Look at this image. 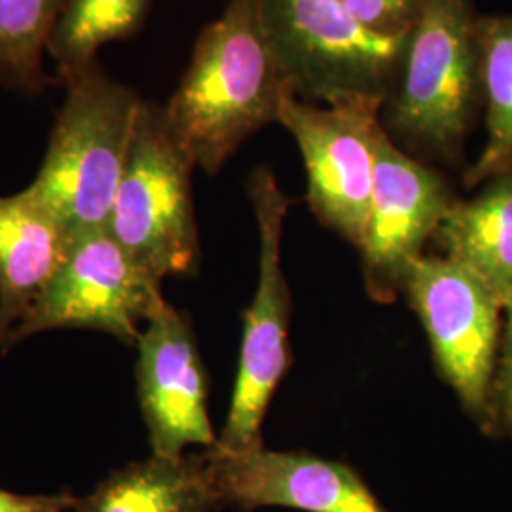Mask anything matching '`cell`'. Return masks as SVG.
<instances>
[{"label":"cell","mask_w":512,"mask_h":512,"mask_svg":"<svg viewBox=\"0 0 512 512\" xmlns=\"http://www.w3.org/2000/svg\"><path fill=\"white\" fill-rule=\"evenodd\" d=\"M289 86L264 33L256 0H228L196 40L165 105V126L192 164L213 175L258 129L277 122Z\"/></svg>","instance_id":"cell-1"},{"label":"cell","mask_w":512,"mask_h":512,"mask_svg":"<svg viewBox=\"0 0 512 512\" xmlns=\"http://www.w3.org/2000/svg\"><path fill=\"white\" fill-rule=\"evenodd\" d=\"M65 84L44 162L25 190L71 238L107 228L143 101L97 61Z\"/></svg>","instance_id":"cell-2"},{"label":"cell","mask_w":512,"mask_h":512,"mask_svg":"<svg viewBox=\"0 0 512 512\" xmlns=\"http://www.w3.org/2000/svg\"><path fill=\"white\" fill-rule=\"evenodd\" d=\"M469 0H423L385 99V129L406 147L456 160L482 101L480 48Z\"/></svg>","instance_id":"cell-3"},{"label":"cell","mask_w":512,"mask_h":512,"mask_svg":"<svg viewBox=\"0 0 512 512\" xmlns=\"http://www.w3.org/2000/svg\"><path fill=\"white\" fill-rule=\"evenodd\" d=\"M279 71L293 95L332 105L384 101L401 67L406 37L378 35L342 0H256Z\"/></svg>","instance_id":"cell-4"},{"label":"cell","mask_w":512,"mask_h":512,"mask_svg":"<svg viewBox=\"0 0 512 512\" xmlns=\"http://www.w3.org/2000/svg\"><path fill=\"white\" fill-rule=\"evenodd\" d=\"M194 169L165 126L162 109L143 103L107 230L158 281L192 274L198 266Z\"/></svg>","instance_id":"cell-5"},{"label":"cell","mask_w":512,"mask_h":512,"mask_svg":"<svg viewBox=\"0 0 512 512\" xmlns=\"http://www.w3.org/2000/svg\"><path fill=\"white\" fill-rule=\"evenodd\" d=\"M249 198L258 224V281L243 315L238 374L228 416L217 444L226 450L264 446L262 425L272 397L291 366V291L281 262V239L291 200L274 173L258 167L249 179Z\"/></svg>","instance_id":"cell-6"},{"label":"cell","mask_w":512,"mask_h":512,"mask_svg":"<svg viewBox=\"0 0 512 512\" xmlns=\"http://www.w3.org/2000/svg\"><path fill=\"white\" fill-rule=\"evenodd\" d=\"M403 294L427 334L440 378L465 412L492 435V387L501 346V311L492 293L444 256H421Z\"/></svg>","instance_id":"cell-7"},{"label":"cell","mask_w":512,"mask_h":512,"mask_svg":"<svg viewBox=\"0 0 512 512\" xmlns=\"http://www.w3.org/2000/svg\"><path fill=\"white\" fill-rule=\"evenodd\" d=\"M162 281L141 268L107 228L69 238L54 277L12 332L6 351L38 332L90 329L135 346L164 306Z\"/></svg>","instance_id":"cell-8"},{"label":"cell","mask_w":512,"mask_h":512,"mask_svg":"<svg viewBox=\"0 0 512 512\" xmlns=\"http://www.w3.org/2000/svg\"><path fill=\"white\" fill-rule=\"evenodd\" d=\"M384 101L355 97L317 105L285 93L277 124L300 148L315 217L355 249L365 238Z\"/></svg>","instance_id":"cell-9"},{"label":"cell","mask_w":512,"mask_h":512,"mask_svg":"<svg viewBox=\"0 0 512 512\" xmlns=\"http://www.w3.org/2000/svg\"><path fill=\"white\" fill-rule=\"evenodd\" d=\"M458 202L439 171L410 158L387 131L376 147L374 188L359 247L368 296L393 304L423 247Z\"/></svg>","instance_id":"cell-10"},{"label":"cell","mask_w":512,"mask_h":512,"mask_svg":"<svg viewBox=\"0 0 512 512\" xmlns=\"http://www.w3.org/2000/svg\"><path fill=\"white\" fill-rule=\"evenodd\" d=\"M211 494L241 511L285 507L304 512H387L363 476L342 461L264 446L202 452Z\"/></svg>","instance_id":"cell-11"},{"label":"cell","mask_w":512,"mask_h":512,"mask_svg":"<svg viewBox=\"0 0 512 512\" xmlns=\"http://www.w3.org/2000/svg\"><path fill=\"white\" fill-rule=\"evenodd\" d=\"M137 397L152 456L181 458L217 444L207 410V374L190 319L165 302L137 342Z\"/></svg>","instance_id":"cell-12"},{"label":"cell","mask_w":512,"mask_h":512,"mask_svg":"<svg viewBox=\"0 0 512 512\" xmlns=\"http://www.w3.org/2000/svg\"><path fill=\"white\" fill-rule=\"evenodd\" d=\"M69 234L27 190L0 196V357L54 277Z\"/></svg>","instance_id":"cell-13"},{"label":"cell","mask_w":512,"mask_h":512,"mask_svg":"<svg viewBox=\"0 0 512 512\" xmlns=\"http://www.w3.org/2000/svg\"><path fill=\"white\" fill-rule=\"evenodd\" d=\"M433 241L444 258L475 275L507 310L512 304V169L490 179L473 200L454 203Z\"/></svg>","instance_id":"cell-14"},{"label":"cell","mask_w":512,"mask_h":512,"mask_svg":"<svg viewBox=\"0 0 512 512\" xmlns=\"http://www.w3.org/2000/svg\"><path fill=\"white\" fill-rule=\"evenodd\" d=\"M202 454L133 461L80 497L76 512H217Z\"/></svg>","instance_id":"cell-15"},{"label":"cell","mask_w":512,"mask_h":512,"mask_svg":"<svg viewBox=\"0 0 512 512\" xmlns=\"http://www.w3.org/2000/svg\"><path fill=\"white\" fill-rule=\"evenodd\" d=\"M476 37L488 137L465 173L469 188L512 169V16L478 19Z\"/></svg>","instance_id":"cell-16"},{"label":"cell","mask_w":512,"mask_h":512,"mask_svg":"<svg viewBox=\"0 0 512 512\" xmlns=\"http://www.w3.org/2000/svg\"><path fill=\"white\" fill-rule=\"evenodd\" d=\"M148 4L150 0H69L48 46L59 76L65 80L93 63L103 46L131 37L147 16Z\"/></svg>","instance_id":"cell-17"},{"label":"cell","mask_w":512,"mask_h":512,"mask_svg":"<svg viewBox=\"0 0 512 512\" xmlns=\"http://www.w3.org/2000/svg\"><path fill=\"white\" fill-rule=\"evenodd\" d=\"M69 0H0V84L37 92L42 59Z\"/></svg>","instance_id":"cell-18"},{"label":"cell","mask_w":512,"mask_h":512,"mask_svg":"<svg viewBox=\"0 0 512 512\" xmlns=\"http://www.w3.org/2000/svg\"><path fill=\"white\" fill-rule=\"evenodd\" d=\"M366 29L384 37H404L420 16L423 0H342Z\"/></svg>","instance_id":"cell-19"},{"label":"cell","mask_w":512,"mask_h":512,"mask_svg":"<svg viewBox=\"0 0 512 512\" xmlns=\"http://www.w3.org/2000/svg\"><path fill=\"white\" fill-rule=\"evenodd\" d=\"M492 435L512 440V304L505 310L499 359L492 387Z\"/></svg>","instance_id":"cell-20"},{"label":"cell","mask_w":512,"mask_h":512,"mask_svg":"<svg viewBox=\"0 0 512 512\" xmlns=\"http://www.w3.org/2000/svg\"><path fill=\"white\" fill-rule=\"evenodd\" d=\"M78 499L69 492L21 495L0 488V512H67L76 509Z\"/></svg>","instance_id":"cell-21"}]
</instances>
